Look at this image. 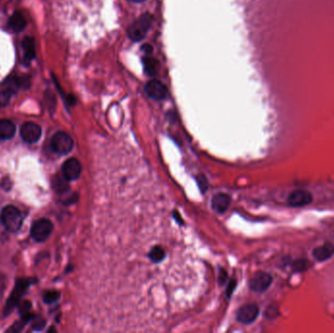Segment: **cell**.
<instances>
[{"mask_svg":"<svg viewBox=\"0 0 334 333\" xmlns=\"http://www.w3.org/2000/svg\"><path fill=\"white\" fill-rule=\"evenodd\" d=\"M153 24V16L150 14H144L136 20L128 29V36L133 41H141L150 31Z\"/></svg>","mask_w":334,"mask_h":333,"instance_id":"obj_1","label":"cell"},{"mask_svg":"<svg viewBox=\"0 0 334 333\" xmlns=\"http://www.w3.org/2000/svg\"><path fill=\"white\" fill-rule=\"evenodd\" d=\"M1 221L9 232L15 233L20 230L22 226L23 217L17 207L8 206L4 207L1 212Z\"/></svg>","mask_w":334,"mask_h":333,"instance_id":"obj_2","label":"cell"},{"mask_svg":"<svg viewBox=\"0 0 334 333\" xmlns=\"http://www.w3.org/2000/svg\"><path fill=\"white\" fill-rule=\"evenodd\" d=\"M53 151L59 155H66L74 148V141L72 137L64 132H57L51 141Z\"/></svg>","mask_w":334,"mask_h":333,"instance_id":"obj_3","label":"cell"},{"mask_svg":"<svg viewBox=\"0 0 334 333\" xmlns=\"http://www.w3.org/2000/svg\"><path fill=\"white\" fill-rule=\"evenodd\" d=\"M53 231V224L48 219H39L32 227V237L36 241L46 240Z\"/></svg>","mask_w":334,"mask_h":333,"instance_id":"obj_4","label":"cell"},{"mask_svg":"<svg viewBox=\"0 0 334 333\" xmlns=\"http://www.w3.org/2000/svg\"><path fill=\"white\" fill-rule=\"evenodd\" d=\"M145 91L147 95L156 101H161L167 96L166 86L159 80L149 81L145 86Z\"/></svg>","mask_w":334,"mask_h":333,"instance_id":"obj_5","label":"cell"},{"mask_svg":"<svg viewBox=\"0 0 334 333\" xmlns=\"http://www.w3.org/2000/svg\"><path fill=\"white\" fill-rule=\"evenodd\" d=\"M287 202L291 207H306L313 202V195L308 190H293L288 195Z\"/></svg>","mask_w":334,"mask_h":333,"instance_id":"obj_6","label":"cell"},{"mask_svg":"<svg viewBox=\"0 0 334 333\" xmlns=\"http://www.w3.org/2000/svg\"><path fill=\"white\" fill-rule=\"evenodd\" d=\"M21 136L26 143H35L41 136V128L34 122H26L21 128Z\"/></svg>","mask_w":334,"mask_h":333,"instance_id":"obj_7","label":"cell"},{"mask_svg":"<svg viewBox=\"0 0 334 333\" xmlns=\"http://www.w3.org/2000/svg\"><path fill=\"white\" fill-rule=\"evenodd\" d=\"M272 281H273V279L268 273L258 272L250 280L249 286L255 292H263L269 288V286L272 284Z\"/></svg>","mask_w":334,"mask_h":333,"instance_id":"obj_8","label":"cell"},{"mask_svg":"<svg viewBox=\"0 0 334 333\" xmlns=\"http://www.w3.org/2000/svg\"><path fill=\"white\" fill-rule=\"evenodd\" d=\"M259 315V308L255 304H247L242 306L238 312L237 318L240 323H252Z\"/></svg>","mask_w":334,"mask_h":333,"instance_id":"obj_9","label":"cell"},{"mask_svg":"<svg viewBox=\"0 0 334 333\" xmlns=\"http://www.w3.org/2000/svg\"><path fill=\"white\" fill-rule=\"evenodd\" d=\"M81 173V165L77 159H68L62 167V174L69 181L77 180Z\"/></svg>","mask_w":334,"mask_h":333,"instance_id":"obj_10","label":"cell"},{"mask_svg":"<svg viewBox=\"0 0 334 333\" xmlns=\"http://www.w3.org/2000/svg\"><path fill=\"white\" fill-rule=\"evenodd\" d=\"M29 282L28 281H20L17 283L16 287L12 293V295L10 296L9 300L7 302L6 308H5V314H9L12 309L16 306L18 302L20 301V298L22 297L23 293L27 290V288L29 287Z\"/></svg>","mask_w":334,"mask_h":333,"instance_id":"obj_11","label":"cell"},{"mask_svg":"<svg viewBox=\"0 0 334 333\" xmlns=\"http://www.w3.org/2000/svg\"><path fill=\"white\" fill-rule=\"evenodd\" d=\"M231 198L226 193H217L212 197L211 207L217 213H224L230 207Z\"/></svg>","mask_w":334,"mask_h":333,"instance_id":"obj_12","label":"cell"},{"mask_svg":"<svg viewBox=\"0 0 334 333\" xmlns=\"http://www.w3.org/2000/svg\"><path fill=\"white\" fill-rule=\"evenodd\" d=\"M334 254V244L331 242H326L313 250V256L318 261H325L329 259Z\"/></svg>","mask_w":334,"mask_h":333,"instance_id":"obj_13","label":"cell"},{"mask_svg":"<svg viewBox=\"0 0 334 333\" xmlns=\"http://www.w3.org/2000/svg\"><path fill=\"white\" fill-rule=\"evenodd\" d=\"M16 132L15 124L8 119L0 120V139L9 140L11 139Z\"/></svg>","mask_w":334,"mask_h":333,"instance_id":"obj_14","label":"cell"},{"mask_svg":"<svg viewBox=\"0 0 334 333\" xmlns=\"http://www.w3.org/2000/svg\"><path fill=\"white\" fill-rule=\"evenodd\" d=\"M27 26V21L21 12H15L9 20V28L14 32H22Z\"/></svg>","mask_w":334,"mask_h":333,"instance_id":"obj_15","label":"cell"},{"mask_svg":"<svg viewBox=\"0 0 334 333\" xmlns=\"http://www.w3.org/2000/svg\"><path fill=\"white\" fill-rule=\"evenodd\" d=\"M53 188L59 193H64L65 191L70 190L69 180L65 179L64 175H57L53 180Z\"/></svg>","mask_w":334,"mask_h":333,"instance_id":"obj_16","label":"cell"},{"mask_svg":"<svg viewBox=\"0 0 334 333\" xmlns=\"http://www.w3.org/2000/svg\"><path fill=\"white\" fill-rule=\"evenodd\" d=\"M22 46L24 49L25 57L30 61L32 60L35 57V43H34V40L31 37H26L23 40Z\"/></svg>","mask_w":334,"mask_h":333,"instance_id":"obj_17","label":"cell"},{"mask_svg":"<svg viewBox=\"0 0 334 333\" xmlns=\"http://www.w3.org/2000/svg\"><path fill=\"white\" fill-rule=\"evenodd\" d=\"M144 69L149 76H155L159 69V62L151 57H146L144 59Z\"/></svg>","mask_w":334,"mask_h":333,"instance_id":"obj_18","label":"cell"},{"mask_svg":"<svg viewBox=\"0 0 334 333\" xmlns=\"http://www.w3.org/2000/svg\"><path fill=\"white\" fill-rule=\"evenodd\" d=\"M150 259L154 262V263H159L161 262L164 258H165V251L163 248H161L160 246H155L149 255Z\"/></svg>","mask_w":334,"mask_h":333,"instance_id":"obj_19","label":"cell"},{"mask_svg":"<svg viewBox=\"0 0 334 333\" xmlns=\"http://www.w3.org/2000/svg\"><path fill=\"white\" fill-rule=\"evenodd\" d=\"M59 298H60V293L56 290H49L44 294V302L48 304L54 303V302L59 300Z\"/></svg>","mask_w":334,"mask_h":333,"instance_id":"obj_20","label":"cell"},{"mask_svg":"<svg viewBox=\"0 0 334 333\" xmlns=\"http://www.w3.org/2000/svg\"><path fill=\"white\" fill-rule=\"evenodd\" d=\"M12 93L9 90H4L0 92V108L6 107L11 99Z\"/></svg>","mask_w":334,"mask_h":333,"instance_id":"obj_21","label":"cell"},{"mask_svg":"<svg viewBox=\"0 0 334 333\" xmlns=\"http://www.w3.org/2000/svg\"><path fill=\"white\" fill-rule=\"evenodd\" d=\"M309 266H310L309 261L304 260V259H300V260H297L296 262L293 263V270L305 271L306 269H308Z\"/></svg>","mask_w":334,"mask_h":333,"instance_id":"obj_22","label":"cell"},{"mask_svg":"<svg viewBox=\"0 0 334 333\" xmlns=\"http://www.w3.org/2000/svg\"><path fill=\"white\" fill-rule=\"evenodd\" d=\"M143 50L144 51H146V52H148V53H152L153 52V47H151L150 45H145V46H143Z\"/></svg>","mask_w":334,"mask_h":333,"instance_id":"obj_23","label":"cell"},{"mask_svg":"<svg viewBox=\"0 0 334 333\" xmlns=\"http://www.w3.org/2000/svg\"><path fill=\"white\" fill-rule=\"evenodd\" d=\"M129 1L133 2V3H142V2L146 1V0H129Z\"/></svg>","mask_w":334,"mask_h":333,"instance_id":"obj_24","label":"cell"}]
</instances>
